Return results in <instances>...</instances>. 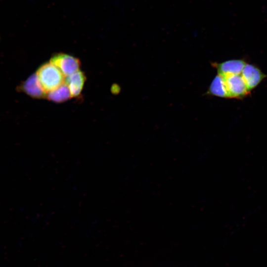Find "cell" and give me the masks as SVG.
<instances>
[{
	"instance_id": "obj_1",
	"label": "cell",
	"mask_w": 267,
	"mask_h": 267,
	"mask_svg": "<svg viewBox=\"0 0 267 267\" xmlns=\"http://www.w3.org/2000/svg\"><path fill=\"white\" fill-rule=\"evenodd\" d=\"M36 74L46 93L56 89L65 82L64 75L49 61L40 66Z\"/></svg>"
},
{
	"instance_id": "obj_2",
	"label": "cell",
	"mask_w": 267,
	"mask_h": 267,
	"mask_svg": "<svg viewBox=\"0 0 267 267\" xmlns=\"http://www.w3.org/2000/svg\"><path fill=\"white\" fill-rule=\"evenodd\" d=\"M49 62L57 67L65 77L80 70L81 66L78 58L64 53L54 54Z\"/></svg>"
},
{
	"instance_id": "obj_3",
	"label": "cell",
	"mask_w": 267,
	"mask_h": 267,
	"mask_svg": "<svg viewBox=\"0 0 267 267\" xmlns=\"http://www.w3.org/2000/svg\"><path fill=\"white\" fill-rule=\"evenodd\" d=\"M222 77L224 79L230 98H240L248 94L250 91L241 74L229 75Z\"/></svg>"
},
{
	"instance_id": "obj_4",
	"label": "cell",
	"mask_w": 267,
	"mask_h": 267,
	"mask_svg": "<svg viewBox=\"0 0 267 267\" xmlns=\"http://www.w3.org/2000/svg\"><path fill=\"white\" fill-rule=\"evenodd\" d=\"M20 90L32 98L41 99L46 98V93L42 88L36 74L31 75L19 86Z\"/></svg>"
},
{
	"instance_id": "obj_5",
	"label": "cell",
	"mask_w": 267,
	"mask_h": 267,
	"mask_svg": "<svg viewBox=\"0 0 267 267\" xmlns=\"http://www.w3.org/2000/svg\"><path fill=\"white\" fill-rule=\"evenodd\" d=\"M249 91L256 88L267 76L253 65L246 64L241 73Z\"/></svg>"
},
{
	"instance_id": "obj_6",
	"label": "cell",
	"mask_w": 267,
	"mask_h": 267,
	"mask_svg": "<svg viewBox=\"0 0 267 267\" xmlns=\"http://www.w3.org/2000/svg\"><path fill=\"white\" fill-rule=\"evenodd\" d=\"M246 62L240 59L226 61L220 63H215L218 74L222 76L241 74Z\"/></svg>"
},
{
	"instance_id": "obj_7",
	"label": "cell",
	"mask_w": 267,
	"mask_h": 267,
	"mask_svg": "<svg viewBox=\"0 0 267 267\" xmlns=\"http://www.w3.org/2000/svg\"><path fill=\"white\" fill-rule=\"evenodd\" d=\"M86 79L85 73L80 70L65 77V83L67 85L72 97L80 95Z\"/></svg>"
},
{
	"instance_id": "obj_8",
	"label": "cell",
	"mask_w": 267,
	"mask_h": 267,
	"mask_svg": "<svg viewBox=\"0 0 267 267\" xmlns=\"http://www.w3.org/2000/svg\"><path fill=\"white\" fill-rule=\"evenodd\" d=\"M72 97L69 89L65 82L56 89L46 94V98L55 103H62Z\"/></svg>"
},
{
	"instance_id": "obj_9",
	"label": "cell",
	"mask_w": 267,
	"mask_h": 267,
	"mask_svg": "<svg viewBox=\"0 0 267 267\" xmlns=\"http://www.w3.org/2000/svg\"><path fill=\"white\" fill-rule=\"evenodd\" d=\"M208 92L215 96L230 98L223 77L218 74L213 80L209 87Z\"/></svg>"
}]
</instances>
